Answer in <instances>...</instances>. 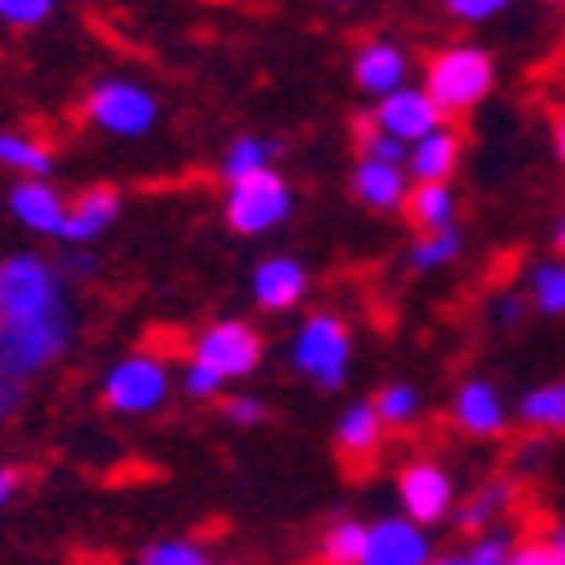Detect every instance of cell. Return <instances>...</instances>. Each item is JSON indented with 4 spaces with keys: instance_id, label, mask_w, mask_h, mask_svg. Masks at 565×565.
Returning a JSON list of instances; mask_svg holds the SVG:
<instances>
[{
    "instance_id": "obj_12",
    "label": "cell",
    "mask_w": 565,
    "mask_h": 565,
    "mask_svg": "<svg viewBox=\"0 0 565 565\" xmlns=\"http://www.w3.org/2000/svg\"><path fill=\"white\" fill-rule=\"evenodd\" d=\"M10 213L23 231L32 235H51V241H60L64 231V217H68V200L51 185V177H23L14 191H10Z\"/></svg>"
},
{
    "instance_id": "obj_3",
    "label": "cell",
    "mask_w": 565,
    "mask_h": 565,
    "mask_svg": "<svg viewBox=\"0 0 565 565\" xmlns=\"http://www.w3.org/2000/svg\"><path fill=\"white\" fill-rule=\"evenodd\" d=\"M426 90L444 118H457L493 90V60L480 45H448L426 64Z\"/></svg>"
},
{
    "instance_id": "obj_35",
    "label": "cell",
    "mask_w": 565,
    "mask_h": 565,
    "mask_svg": "<svg viewBox=\"0 0 565 565\" xmlns=\"http://www.w3.org/2000/svg\"><path fill=\"white\" fill-rule=\"evenodd\" d=\"M226 420H231V426H263L267 407H263V398H254V394H231V398H226Z\"/></svg>"
},
{
    "instance_id": "obj_1",
    "label": "cell",
    "mask_w": 565,
    "mask_h": 565,
    "mask_svg": "<svg viewBox=\"0 0 565 565\" xmlns=\"http://www.w3.org/2000/svg\"><path fill=\"white\" fill-rule=\"evenodd\" d=\"M73 344V308L36 312V317H0V375L32 381L55 366Z\"/></svg>"
},
{
    "instance_id": "obj_25",
    "label": "cell",
    "mask_w": 565,
    "mask_h": 565,
    "mask_svg": "<svg viewBox=\"0 0 565 565\" xmlns=\"http://www.w3.org/2000/svg\"><path fill=\"white\" fill-rule=\"evenodd\" d=\"M457 254H461V231H457V222H452V226H439V231H420V241H416L412 254H407V267H412V271H439V267H448Z\"/></svg>"
},
{
    "instance_id": "obj_15",
    "label": "cell",
    "mask_w": 565,
    "mask_h": 565,
    "mask_svg": "<svg viewBox=\"0 0 565 565\" xmlns=\"http://www.w3.org/2000/svg\"><path fill=\"white\" fill-rule=\"evenodd\" d=\"M308 295V267L299 258H263L254 267V303L267 312H290Z\"/></svg>"
},
{
    "instance_id": "obj_16",
    "label": "cell",
    "mask_w": 565,
    "mask_h": 565,
    "mask_svg": "<svg viewBox=\"0 0 565 565\" xmlns=\"http://www.w3.org/2000/svg\"><path fill=\"white\" fill-rule=\"evenodd\" d=\"M353 82L358 90H366V96H390V90H398L407 82V55L403 45L394 41H366L362 51L353 55Z\"/></svg>"
},
{
    "instance_id": "obj_27",
    "label": "cell",
    "mask_w": 565,
    "mask_h": 565,
    "mask_svg": "<svg viewBox=\"0 0 565 565\" xmlns=\"http://www.w3.org/2000/svg\"><path fill=\"white\" fill-rule=\"evenodd\" d=\"M366 552V525L362 521H335L321 534V556L331 565H362Z\"/></svg>"
},
{
    "instance_id": "obj_8",
    "label": "cell",
    "mask_w": 565,
    "mask_h": 565,
    "mask_svg": "<svg viewBox=\"0 0 565 565\" xmlns=\"http://www.w3.org/2000/svg\"><path fill=\"white\" fill-rule=\"evenodd\" d=\"M191 358L209 362L213 371L226 375V381H245V375H254L258 362H263V340H258L254 326L226 317V321H213L209 331L195 340Z\"/></svg>"
},
{
    "instance_id": "obj_21",
    "label": "cell",
    "mask_w": 565,
    "mask_h": 565,
    "mask_svg": "<svg viewBox=\"0 0 565 565\" xmlns=\"http://www.w3.org/2000/svg\"><path fill=\"white\" fill-rule=\"evenodd\" d=\"M407 217L420 226V231H439V226H452L457 222V191L448 181H416L407 191Z\"/></svg>"
},
{
    "instance_id": "obj_7",
    "label": "cell",
    "mask_w": 565,
    "mask_h": 565,
    "mask_svg": "<svg viewBox=\"0 0 565 565\" xmlns=\"http://www.w3.org/2000/svg\"><path fill=\"white\" fill-rule=\"evenodd\" d=\"M86 118H90V127L105 131V136L131 140V136L154 131V122H159V100L150 96L146 86H136V82H127V77H105V82L90 86Z\"/></svg>"
},
{
    "instance_id": "obj_37",
    "label": "cell",
    "mask_w": 565,
    "mask_h": 565,
    "mask_svg": "<svg viewBox=\"0 0 565 565\" xmlns=\"http://www.w3.org/2000/svg\"><path fill=\"white\" fill-rule=\"evenodd\" d=\"M23 398H28V385L23 381H10V375H0V426L23 412Z\"/></svg>"
},
{
    "instance_id": "obj_26",
    "label": "cell",
    "mask_w": 565,
    "mask_h": 565,
    "mask_svg": "<svg viewBox=\"0 0 565 565\" xmlns=\"http://www.w3.org/2000/svg\"><path fill=\"white\" fill-rule=\"evenodd\" d=\"M470 539H476V543L452 556L457 565H507L511 552H515V543H521V539H515V530H507V525H484V530H476Z\"/></svg>"
},
{
    "instance_id": "obj_33",
    "label": "cell",
    "mask_w": 565,
    "mask_h": 565,
    "mask_svg": "<svg viewBox=\"0 0 565 565\" xmlns=\"http://www.w3.org/2000/svg\"><path fill=\"white\" fill-rule=\"evenodd\" d=\"M55 14V0H0V23L10 28H41Z\"/></svg>"
},
{
    "instance_id": "obj_32",
    "label": "cell",
    "mask_w": 565,
    "mask_h": 565,
    "mask_svg": "<svg viewBox=\"0 0 565 565\" xmlns=\"http://www.w3.org/2000/svg\"><path fill=\"white\" fill-rule=\"evenodd\" d=\"M358 154H366V159H390V163H407V146H403L398 136L381 131L375 122L358 127Z\"/></svg>"
},
{
    "instance_id": "obj_29",
    "label": "cell",
    "mask_w": 565,
    "mask_h": 565,
    "mask_svg": "<svg viewBox=\"0 0 565 565\" xmlns=\"http://www.w3.org/2000/svg\"><path fill=\"white\" fill-rule=\"evenodd\" d=\"M530 290H534V308L547 317L565 312V258L561 263H539L530 271Z\"/></svg>"
},
{
    "instance_id": "obj_45",
    "label": "cell",
    "mask_w": 565,
    "mask_h": 565,
    "mask_svg": "<svg viewBox=\"0 0 565 565\" xmlns=\"http://www.w3.org/2000/svg\"><path fill=\"white\" fill-rule=\"evenodd\" d=\"M547 6H565V0H547Z\"/></svg>"
},
{
    "instance_id": "obj_24",
    "label": "cell",
    "mask_w": 565,
    "mask_h": 565,
    "mask_svg": "<svg viewBox=\"0 0 565 565\" xmlns=\"http://www.w3.org/2000/svg\"><path fill=\"white\" fill-rule=\"evenodd\" d=\"M276 168V140L271 136H235L226 154H222V177L226 181H241L249 172Z\"/></svg>"
},
{
    "instance_id": "obj_22",
    "label": "cell",
    "mask_w": 565,
    "mask_h": 565,
    "mask_svg": "<svg viewBox=\"0 0 565 565\" xmlns=\"http://www.w3.org/2000/svg\"><path fill=\"white\" fill-rule=\"evenodd\" d=\"M515 416L525 420L530 430H552V435H565V381H552V385H539L521 398Z\"/></svg>"
},
{
    "instance_id": "obj_23",
    "label": "cell",
    "mask_w": 565,
    "mask_h": 565,
    "mask_svg": "<svg viewBox=\"0 0 565 565\" xmlns=\"http://www.w3.org/2000/svg\"><path fill=\"white\" fill-rule=\"evenodd\" d=\"M511 502H515V484H511V480H489L484 489L470 493V502L457 511V525H461L466 534H476V530L493 525V521H498V515H502Z\"/></svg>"
},
{
    "instance_id": "obj_20",
    "label": "cell",
    "mask_w": 565,
    "mask_h": 565,
    "mask_svg": "<svg viewBox=\"0 0 565 565\" xmlns=\"http://www.w3.org/2000/svg\"><path fill=\"white\" fill-rule=\"evenodd\" d=\"M0 168H10L14 177H51L55 172V150L45 146L36 131H0Z\"/></svg>"
},
{
    "instance_id": "obj_31",
    "label": "cell",
    "mask_w": 565,
    "mask_h": 565,
    "mask_svg": "<svg viewBox=\"0 0 565 565\" xmlns=\"http://www.w3.org/2000/svg\"><path fill=\"white\" fill-rule=\"evenodd\" d=\"M226 375L222 371H213L209 362H200V358H191L185 362V371H181V390L191 394V398H200V403H209V398H226Z\"/></svg>"
},
{
    "instance_id": "obj_5",
    "label": "cell",
    "mask_w": 565,
    "mask_h": 565,
    "mask_svg": "<svg viewBox=\"0 0 565 565\" xmlns=\"http://www.w3.org/2000/svg\"><path fill=\"white\" fill-rule=\"evenodd\" d=\"M290 209H295V195H290L286 177H280L276 168L249 172L241 181H226L222 213H226V226L235 235H267L290 217Z\"/></svg>"
},
{
    "instance_id": "obj_6",
    "label": "cell",
    "mask_w": 565,
    "mask_h": 565,
    "mask_svg": "<svg viewBox=\"0 0 565 565\" xmlns=\"http://www.w3.org/2000/svg\"><path fill=\"white\" fill-rule=\"evenodd\" d=\"M168 394H172V375L154 353L118 358L105 375V385H100L105 407L118 412V416H150L168 403Z\"/></svg>"
},
{
    "instance_id": "obj_41",
    "label": "cell",
    "mask_w": 565,
    "mask_h": 565,
    "mask_svg": "<svg viewBox=\"0 0 565 565\" xmlns=\"http://www.w3.org/2000/svg\"><path fill=\"white\" fill-rule=\"evenodd\" d=\"M19 489H23V476H19V470H14V466H0V511L14 502Z\"/></svg>"
},
{
    "instance_id": "obj_10",
    "label": "cell",
    "mask_w": 565,
    "mask_h": 565,
    "mask_svg": "<svg viewBox=\"0 0 565 565\" xmlns=\"http://www.w3.org/2000/svg\"><path fill=\"white\" fill-rule=\"evenodd\" d=\"M430 556H435L430 534L412 515H385V521L366 525L362 565H426Z\"/></svg>"
},
{
    "instance_id": "obj_19",
    "label": "cell",
    "mask_w": 565,
    "mask_h": 565,
    "mask_svg": "<svg viewBox=\"0 0 565 565\" xmlns=\"http://www.w3.org/2000/svg\"><path fill=\"white\" fill-rule=\"evenodd\" d=\"M385 439V420L375 412V403H353L340 412L335 420V448L349 457V461H371L375 448Z\"/></svg>"
},
{
    "instance_id": "obj_39",
    "label": "cell",
    "mask_w": 565,
    "mask_h": 565,
    "mask_svg": "<svg viewBox=\"0 0 565 565\" xmlns=\"http://www.w3.org/2000/svg\"><path fill=\"white\" fill-rule=\"evenodd\" d=\"M511 565H556V552L547 547V539H539L534 547H515L511 552Z\"/></svg>"
},
{
    "instance_id": "obj_17",
    "label": "cell",
    "mask_w": 565,
    "mask_h": 565,
    "mask_svg": "<svg viewBox=\"0 0 565 565\" xmlns=\"http://www.w3.org/2000/svg\"><path fill=\"white\" fill-rule=\"evenodd\" d=\"M457 159H461V136L452 127H430L426 136H416L407 146V177L412 181H448L457 172Z\"/></svg>"
},
{
    "instance_id": "obj_34",
    "label": "cell",
    "mask_w": 565,
    "mask_h": 565,
    "mask_svg": "<svg viewBox=\"0 0 565 565\" xmlns=\"http://www.w3.org/2000/svg\"><path fill=\"white\" fill-rule=\"evenodd\" d=\"M511 0H444V10L457 19V23H489L498 19Z\"/></svg>"
},
{
    "instance_id": "obj_36",
    "label": "cell",
    "mask_w": 565,
    "mask_h": 565,
    "mask_svg": "<svg viewBox=\"0 0 565 565\" xmlns=\"http://www.w3.org/2000/svg\"><path fill=\"white\" fill-rule=\"evenodd\" d=\"M547 461V444H543V430L534 435V439H525L521 448H515V461H511V470L515 476H534V470Z\"/></svg>"
},
{
    "instance_id": "obj_40",
    "label": "cell",
    "mask_w": 565,
    "mask_h": 565,
    "mask_svg": "<svg viewBox=\"0 0 565 565\" xmlns=\"http://www.w3.org/2000/svg\"><path fill=\"white\" fill-rule=\"evenodd\" d=\"M60 271L73 276V280H90V276H96V258H90V254H64Z\"/></svg>"
},
{
    "instance_id": "obj_43",
    "label": "cell",
    "mask_w": 565,
    "mask_h": 565,
    "mask_svg": "<svg viewBox=\"0 0 565 565\" xmlns=\"http://www.w3.org/2000/svg\"><path fill=\"white\" fill-rule=\"evenodd\" d=\"M552 136H556V154L565 159V109L556 114V122H552Z\"/></svg>"
},
{
    "instance_id": "obj_9",
    "label": "cell",
    "mask_w": 565,
    "mask_h": 565,
    "mask_svg": "<svg viewBox=\"0 0 565 565\" xmlns=\"http://www.w3.org/2000/svg\"><path fill=\"white\" fill-rule=\"evenodd\" d=\"M398 502H403V515H412V521L439 525L452 515V502H457L452 476L439 461H412L398 476Z\"/></svg>"
},
{
    "instance_id": "obj_42",
    "label": "cell",
    "mask_w": 565,
    "mask_h": 565,
    "mask_svg": "<svg viewBox=\"0 0 565 565\" xmlns=\"http://www.w3.org/2000/svg\"><path fill=\"white\" fill-rule=\"evenodd\" d=\"M547 539V547L556 552V565H565V525H556L552 534H543Z\"/></svg>"
},
{
    "instance_id": "obj_38",
    "label": "cell",
    "mask_w": 565,
    "mask_h": 565,
    "mask_svg": "<svg viewBox=\"0 0 565 565\" xmlns=\"http://www.w3.org/2000/svg\"><path fill=\"white\" fill-rule=\"evenodd\" d=\"M525 308H530V303H525L521 295H502V299L493 303V321L502 326V331H511V326L525 321Z\"/></svg>"
},
{
    "instance_id": "obj_30",
    "label": "cell",
    "mask_w": 565,
    "mask_h": 565,
    "mask_svg": "<svg viewBox=\"0 0 565 565\" xmlns=\"http://www.w3.org/2000/svg\"><path fill=\"white\" fill-rule=\"evenodd\" d=\"M140 565H209V552L195 539H159L140 552Z\"/></svg>"
},
{
    "instance_id": "obj_11",
    "label": "cell",
    "mask_w": 565,
    "mask_h": 565,
    "mask_svg": "<svg viewBox=\"0 0 565 565\" xmlns=\"http://www.w3.org/2000/svg\"><path fill=\"white\" fill-rule=\"evenodd\" d=\"M371 122L381 127V131H390V136H398L403 146H412L416 136H426L430 127H439L444 122V114H439V105L430 100V90L426 86H398V90H390V96H381L375 100V114H371Z\"/></svg>"
},
{
    "instance_id": "obj_2",
    "label": "cell",
    "mask_w": 565,
    "mask_h": 565,
    "mask_svg": "<svg viewBox=\"0 0 565 565\" xmlns=\"http://www.w3.org/2000/svg\"><path fill=\"white\" fill-rule=\"evenodd\" d=\"M349 362H353V335L349 326L335 312H312L290 344V366L299 375L321 390V394H335L349 381Z\"/></svg>"
},
{
    "instance_id": "obj_18",
    "label": "cell",
    "mask_w": 565,
    "mask_h": 565,
    "mask_svg": "<svg viewBox=\"0 0 565 565\" xmlns=\"http://www.w3.org/2000/svg\"><path fill=\"white\" fill-rule=\"evenodd\" d=\"M457 426L466 430V435H476V439H493V435H502L507 430V407H502V394H498V385H489V381H466L461 390H457Z\"/></svg>"
},
{
    "instance_id": "obj_4",
    "label": "cell",
    "mask_w": 565,
    "mask_h": 565,
    "mask_svg": "<svg viewBox=\"0 0 565 565\" xmlns=\"http://www.w3.org/2000/svg\"><path fill=\"white\" fill-rule=\"evenodd\" d=\"M68 308V276L41 254L0 258V317H36Z\"/></svg>"
},
{
    "instance_id": "obj_13",
    "label": "cell",
    "mask_w": 565,
    "mask_h": 565,
    "mask_svg": "<svg viewBox=\"0 0 565 565\" xmlns=\"http://www.w3.org/2000/svg\"><path fill=\"white\" fill-rule=\"evenodd\" d=\"M122 213V195L114 191V185H86V191L68 204V217H64V231H60V241L68 249H82L90 241H100V235L118 222Z\"/></svg>"
},
{
    "instance_id": "obj_14",
    "label": "cell",
    "mask_w": 565,
    "mask_h": 565,
    "mask_svg": "<svg viewBox=\"0 0 565 565\" xmlns=\"http://www.w3.org/2000/svg\"><path fill=\"white\" fill-rule=\"evenodd\" d=\"M407 168L403 163H390V159H366L358 154V168H353V195L371 209V213H398L407 204Z\"/></svg>"
},
{
    "instance_id": "obj_28",
    "label": "cell",
    "mask_w": 565,
    "mask_h": 565,
    "mask_svg": "<svg viewBox=\"0 0 565 565\" xmlns=\"http://www.w3.org/2000/svg\"><path fill=\"white\" fill-rule=\"evenodd\" d=\"M371 403H375V412H381L385 430H390V426H412V420L420 416V390H416V385H407V381L385 385V390L375 394Z\"/></svg>"
},
{
    "instance_id": "obj_44",
    "label": "cell",
    "mask_w": 565,
    "mask_h": 565,
    "mask_svg": "<svg viewBox=\"0 0 565 565\" xmlns=\"http://www.w3.org/2000/svg\"><path fill=\"white\" fill-rule=\"evenodd\" d=\"M552 245L565 254V217H556V226H552Z\"/></svg>"
}]
</instances>
